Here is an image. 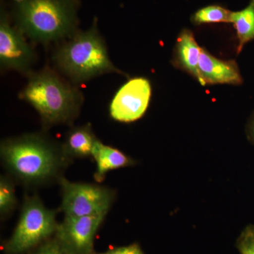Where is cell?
Segmentation results:
<instances>
[{"instance_id":"cell-6","label":"cell","mask_w":254,"mask_h":254,"mask_svg":"<svg viewBox=\"0 0 254 254\" xmlns=\"http://www.w3.org/2000/svg\"><path fill=\"white\" fill-rule=\"evenodd\" d=\"M61 190L60 211L66 217L108 215L117 192L95 184L69 181L64 177L58 182Z\"/></svg>"},{"instance_id":"cell-9","label":"cell","mask_w":254,"mask_h":254,"mask_svg":"<svg viewBox=\"0 0 254 254\" xmlns=\"http://www.w3.org/2000/svg\"><path fill=\"white\" fill-rule=\"evenodd\" d=\"M150 97L151 86L147 78H131L120 88L112 100L110 117L120 123L139 120L148 109Z\"/></svg>"},{"instance_id":"cell-2","label":"cell","mask_w":254,"mask_h":254,"mask_svg":"<svg viewBox=\"0 0 254 254\" xmlns=\"http://www.w3.org/2000/svg\"><path fill=\"white\" fill-rule=\"evenodd\" d=\"M19 98L36 110L45 127L72 125L79 115L83 96L75 86L49 68L28 76Z\"/></svg>"},{"instance_id":"cell-18","label":"cell","mask_w":254,"mask_h":254,"mask_svg":"<svg viewBox=\"0 0 254 254\" xmlns=\"http://www.w3.org/2000/svg\"><path fill=\"white\" fill-rule=\"evenodd\" d=\"M31 254H67L55 237H51L31 251Z\"/></svg>"},{"instance_id":"cell-16","label":"cell","mask_w":254,"mask_h":254,"mask_svg":"<svg viewBox=\"0 0 254 254\" xmlns=\"http://www.w3.org/2000/svg\"><path fill=\"white\" fill-rule=\"evenodd\" d=\"M232 11L218 5H210L200 9L192 16L195 24L231 22Z\"/></svg>"},{"instance_id":"cell-10","label":"cell","mask_w":254,"mask_h":254,"mask_svg":"<svg viewBox=\"0 0 254 254\" xmlns=\"http://www.w3.org/2000/svg\"><path fill=\"white\" fill-rule=\"evenodd\" d=\"M202 86L214 84H242L238 65L234 60H219L201 48L198 62V78Z\"/></svg>"},{"instance_id":"cell-5","label":"cell","mask_w":254,"mask_h":254,"mask_svg":"<svg viewBox=\"0 0 254 254\" xmlns=\"http://www.w3.org/2000/svg\"><path fill=\"white\" fill-rule=\"evenodd\" d=\"M57 213V210L47 208L38 194L25 195L17 225L4 244L5 253L31 252L54 237L59 225Z\"/></svg>"},{"instance_id":"cell-11","label":"cell","mask_w":254,"mask_h":254,"mask_svg":"<svg viewBox=\"0 0 254 254\" xmlns=\"http://www.w3.org/2000/svg\"><path fill=\"white\" fill-rule=\"evenodd\" d=\"M98 140L90 124L72 127L61 143L62 149L64 155L71 162L75 159L91 158Z\"/></svg>"},{"instance_id":"cell-15","label":"cell","mask_w":254,"mask_h":254,"mask_svg":"<svg viewBox=\"0 0 254 254\" xmlns=\"http://www.w3.org/2000/svg\"><path fill=\"white\" fill-rule=\"evenodd\" d=\"M16 182L9 175L0 177V216L1 220L9 218L18 205Z\"/></svg>"},{"instance_id":"cell-8","label":"cell","mask_w":254,"mask_h":254,"mask_svg":"<svg viewBox=\"0 0 254 254\" xmlns=\"http://www.w3.org/2000/svg\"><path fill=\"white\" fill-rule=\"evenodd\" d=\"M106 216H64L54 237L67 254H94L95 235Z\"/></svg>"},{"instance_id":"cell-13","label":"cell","mask_w":254,"mask_h":254,"mask_svg":"<svg viewBox=\"0 0 254 254\" xmlns=\"http://www.w3.org/2000/svg\"><path fill=\"white\" fill-rule=\"evenodd\" d=\"M201 48L198 46L193 33L184 29L177 38L175 51V62L179 67L191 76L198 78V62Z\"/></svg>"},{"instance_id":"cell-17","label":"cell","mask_w":254,"mask_h":254,"mask_svg":"<svg viewBox=\"0 0 254 254\" xmlns=\"http://www.w3.org/2000/svg\"><path fill=\"white\" fill-rule=\"evenodd\" d=\"M237 247L240 254H254V225H248L241 232Z\"/></svg>"},{"instance_id":"cell-4","label":"cell","mask_w":254,"mask_h":254,"mask_svg":"<svg viewBox=\"0 0 254 254\" xmlns=\"http://www.w3.org/2000/svg\"><path fill=\"white\" fill-rule=\"evenodd\" d=\"M61 42L53 55V63L75 84L105 73L124 74L110 60L96 20L89 29L77 30Z\"/></svg>"},{"instance_id":"cell-3","label":"cell","mask_w":254,"mask_h":254,"mask_svg":"<svg viewBox=\"0 0 254 254\" xmlns=\"http://www.w3.org/2000/svg\"><path fill=\"white\" fill-rule=\"evenodd\" d=\"M78 0H12L13 18L36 43L63 41L77 31Z\"/></svg>"},{"instance_id":"cell-1","label":"cell","mask_w":254,"mask_h":254,"mask_svg":"<svg viewBox=\"0 0 254 254\" xmlns=\"http://www.w3.org/2000/svg\"><path fill=\"white\" fill-rule=\"evenodd\" d=\"M0 157L7 175L26 188L58 183L72 163L64 155L61 143L43 132L3 140Z\"/></svg>"},{"instance_id":"cell-14","label":"cell","mask_w":254,"mask_h":254,"mask_svg":"<svg viewBox=\"0 0 254 254\" xmlns=\"http://www.w3.org/2000/svg\"><path fill=\"white\" fill-rule=\"evenodd\" d=\"M231 23H233L238 38L237 53L240 54L249 42L254 40V0L241 11L232 12Z\"/></svg>"},{"instance_id":"cell-7","label":"cell","mask_w":254,"mask_h":254,"mask_svg":"<svg viewBox=\"0 0 254 254\" xmlns=\"http://www.w3.org/2000/svg\"><path fill=\"white\" fill-rule=\"evenodd\" d=\"M36 60L34 50L26 36L16 26H12L4 4L0 11V64L4 69L15 70L29 76Z\"/></svg>"},{"instance_id":"cell-20","label":"cell","mask_w":254,"mask_h":254,"mask_svg":"<svg viewBox=\"0 0 254 254\" xmlns=\"http://www.w3.org/2000/svg\"><path fill=\"white\" fill-rule=\"evenodd\" d=\"M250 134L251 136L252 137V139H253L254 141V119L253 120V121H252V125H251Z\"/></svg>"},{"instance_id":"cell-19","label":"cell","mask_w":254,"mask_h":254,"mask_svg":"<svg viewBox=\"0 0 254 254\" xmlns=\"http://www.w3.org/2000/svg\"><path fill=\"white\" fill-rule=\"evenodd\" d=\"M94 254H145L138 244H132L125 247H115L102 253Z\"/></svg>"},{"instance_id":"cell-12","label":"cell","mask_w":254,"mask_h":254,"mask_svg":"<svg viewBox=\"0 0 254 254\" xmlns=\"http://www.w3.org/2000/svg\"><path fill=\"white\" fill-rule=\"evenodd\" d=\"M92 158L96 163V170L93 177L98 183L105 180V176L110 171L132 166L135 164L133 159L121 150L105 145L99 139L95 143Z\"/></svg>"}]
</instances>
